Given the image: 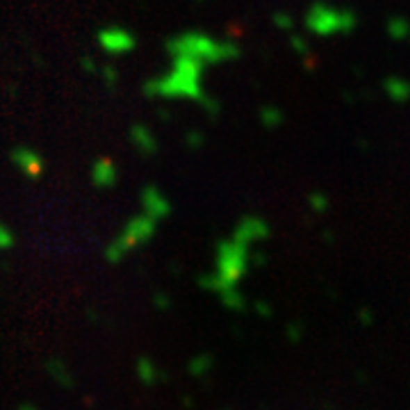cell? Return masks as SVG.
<instances>
[{
	"label": "cell",
	"mask_w": 410,
	"mask_h": 410,
	"mask_svg": "<svg viewBox=\"0 0 410 410\" xmlns=\"http://www.w3.org/2000/svg\"><path fill=\"white\" fill-rule=\"evenodd\" d=\"M48 372H51V376L53 379H57L60 381L64 388H71V374H69V369H67V365L62 363V360H51L48 363Z\"/></svg>",
	"instance_id": "obj_2"
},
{
	"label": "cell",
	"mask_w": 410,
	"mask_h": 410,
	"mask_svg": "<svg viewBox=\"0 0 410 410\" xmlns=\"http://www.w3.org/2000/svg\"><path fill=\"white\" fill-rule=\"evenodd\" d=\"M210 365H212L210 356H201V358H196L194 363H192V374H194V376H201V374L208 372V367H210Z\"/></svg>",
	"instance_id": "obj_3"
},
{
	"label": "cell",
	"mask_w": 410,
	"mask_h": 410,
	"mask_svg": "<svg viewBox=\"0 0 410 410\" xmlns=\"http://www.w3.org/2000/svg\"><path fill=\"white\" fill-rule=\"evenodd\" d=\"M137 374H139V379H142L146 385H153V383L162 376V372H160L158 367H155V363H153L151 358H139V363H137Z\"/></svg>",
	"instance_id": "obj_1"
},
{
	"label": "cell",
	"mask_w": 410,
	"mask_h": 410,
	"mask_svg": "<svg viewBox=\"0 0 410 410\" xmlns=\"http://www.w3.org/2000/svg\"><path fill=\"white\" fill-rule=\"evenodd\" d=\"M19 410H39V408H37V406H30V404H23Z\"/></svg>",
	"instance_id": "obj_4"
}]
</instances>
